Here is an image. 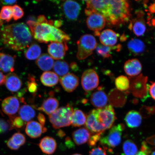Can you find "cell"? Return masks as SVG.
<instances>
[{
	"label": "cell",
	"mask_w": 155,
	"mask_h": 155,
	"mask_svg": "<svg viewBox=\"0 0 155 155\" xmlns=\"http://www.w3.org/2000/svg\"><path fill=\"white\" fill-rule=\"evenodd\" d=\"M103 133H99L91 134L88 141L89 146L91 147L95 146L98 141H100Z\"/></svg>",
	"instance_id": "41"
},
{
	"label": "cell",
	"mask_w": 155,
	"mask_h": 155,
	"mask_svg": "<svg viewBox=\"0 0 155 155\" xmlns=\"http://www.w3.org/2000/svg\"><path fill=\"white\" fill-rule=\"evenodd\" d=\"M53 69L56 74L60 76H64L68 74L69 70V66L66 61H58L54 63Z\"/></svg>",
	"instance_id": "31"
},
{
	"label": "cell",
	"mask_w": 155,
	"mask_h": 155,
	"mask_svg": "<svg viewBox=\"0 0 155 155\" xmlns=\"http://www.w3.org/2000/svg\"><path fill=\"white\" fill-rule=\"evenodd\" d=\"M125 121L128 127L131 128H135L141 125L142 118L138 112L135 110H131L126 115Z\"/></svg>",
	"instance_id": "23"
},
{
	"label": "cell",
	"mask_w": 155,
	"mask_h": 155,
	"mask_svg": "<svg viewBox=\"0 0 155 155\" xmlns=\"http://www.w3.org/2000/svg\"><path fill=\"white\" fill-rule=\"evenodd\" d=\"M2 42L7 48L22 51L28 48L32 41L30 28L24 23L11 24L3 27L1 33Z\"/></svg>",
	"instance_id": "1"
},
{
	"label": "cell",
	"mask_w": 155,
	"mask_h": 155,
	"mask_svg": "<svg viewBox=\"0 0 155 155\" xmlns=\"http://www.w3.org/2000/svg\"><path fill=\"white\" fill-rule=\"evenodd\" d=\"M124 129L125 126L123 124L113 126L106 135H102L99 141L100 144L105 150L110 149L112 150V149L116 148L120 144L122 134Z\"/></svg>",
	"instance_id": "6"
},
{
	"label": "cell",
	"mask_w": 155,
	"mask_h": 155,
	"mask_svg": "<svg viewBox=\"0 0 155 155\" xmlns=\"http://www.w3.org/2000/svg\"><path fill=\"white\" fill-rule=\"evenodd\" d=\"M68 50L66 42H52L48 46V52L53 59H63Z\"/></svg>",
	"instance_id": "12"
},
{
	"label": "cell",
	"mask_w": 155,
	"mask_h": 155,
	"mask_svg": "<svg viewBox=\"0 0 155 155\" xmlns=\"http://www.w3.org/2000/svg\"><path fill=\"white\" fill-rule=\"evenodd\" d=\"M77 44V58L79 60L85 59L91 55L97 45L95 38L90 34L81 36Z\"/></svg>",
	"instance_id": "7"
},
{
	"label": "cell",
	"mask_w": 155,
	"mask_h": 155,
	"mask_svg": "<svg viewBox=\"0 0 155 155\" xmlns=\"http://www.w3.org/2000/svg\"><path fill=\"white\" fill-rule=\"evenodd\" d=\"M19 102L18 98L14 96H9L3 100L2 103V109L10 119L15 117L19 108Z\"/></svg>",
	"instance_id": "10"
},
{
	"label": "cell",
	"mask_w": 155,
	"mask_h": 155,
	"mask_svg": "<svg viewBox=\"0 0 155 155\" xmlns=\"http://www.w3.org/2000/svg\"><path fill=\"white\" fill-rule=\"evenodd\" d=\"M86 24L89 29L94 32H100L105 27L106 21L105 18L100 13H94L88 16Z\"/></svg>",
	"instance_id": "11"
},
{
	"label": "cell",
	"mask_w": 155,
	"mask_h": 155,
	"mask_svg": "<svg viewBox=\"0 0 155 155\" xmlns=\"http://www.w3.org/2000/svg\"><path fill=\"white\" fill-rule=\"evenodd\" d=\"M129 28L132 30L137 36L144 34L146 30V25L142 12H139L135 18L134 19L129 25Z\"/></svg>",
	"instance_id": "13"
},
{
	"label": "cell",
	"mask_w": 155,
	"mask_h": 155,
	"mask_svg": "<svg viewBox=\"0 0 155 155\" xmlns=\"http://www.w3.org/2000/svg\"><path fill=\"white\" fill-rule=\"evenodd\" d=\"M99 83V79L96 71L89 69L83 73L81 78V84L85 91H91L96 88Z\"/></svg>",
	"instance_id": "8"
},
{
	"label": "cell",
	"mask_w": 155,
	"mask_h": 155,
	"mask_svg": "<svg viewBox=\"0 0 155 155\" xmlns=\"http://www.w3.org/2000/svg\"><path fill=\"white\" fill-rule=\"evenodd\" d=\"M108 97L101 87L99 88L92 94L90 102L93 106L98 108H102L107 106Z\"/></svg>",
	"instance_id": "15"
},
{
	"label": "cell",
	"mask_w": 155,
	"mask_h": 155,
	"mask_svg": "<svg viewBox=\"0 0 155 155\" xmlns=\"http://www.w3.org/2000/svg\"><path fill=\"white\" fill-rule=\"evenodd\" d=\"M87 116L81 110L75 109L73 110L71 117V125L74 127H81L86 124Z\"/></svg>",
	"instance_id": "28"
},
{
	"label": "cell",
	"mask_w": 155,
	"mask_h": 155,
	"mask_svg": "<svg viewBox=\"0 0 155 155\" xmlns=\"http://www.w3.org/2000/svg\"><path fill=\"white\" fill-rule=\"evenodd\" d=\"M36 63L40 69L47 71L53 67L54 61L51 56L45 54L41 55L36 60Z\"/></svg>",
	"instance_id": "26"
},
{
	"label": "cell",
	"mask_w": 155,
	"mask_h": 155,
	"mask_svg": "<svg viewBox=\"0 0 155 155\" xmlns=\"http://www.w3.org/2000/svg\"><path fill=\"white\" fill-rule=\"evenodd\" d=\"M91 135V134L88 129L82 127L73 131L72 136L75 144L80 145L88 142Z\"/></svg>",
	"instance_id": "22"
},
{
	"label": "cell",
	"mask_w": 155,
	"mask_h": 155,
	"mask_svg": "<svg viewBox=\"0 0 155 155\" xmlns=\"http://www.w3.org/2000/svg\"><path fill=\"white\" fill-rule=\"evenodd\" d=\"M10 139L13 144L19 147L24 145L26 141L25 135L19 132L14 134Z\"/></svg>",
	"instance_id": "36"
},
{
	"label": "cell",
	"mask_w": 155,
	"mask_h": 155,
	"mask_svg": "<svg viewBox=\"0 0 155 155\" xmlns=\"http://www.w3.org/2000/svg\"><path fill=\"white\" fill-rule=\"evenodd\" d=\"M115 84L117 90L124 91L129 88L130 87V81L127 77L124 75H120L116 79Z\"/></svg>",
	"instance_id": "33"
},
{
	"label": "cell",
	"mask_w": 155,
	"mask_h": 155,
	"mask_svg": "<svg viewBox=\"0 0 155 155\" xmlns=\"http://www.w3.org/2000/svg\"><path fill=\"white\" fill-rule=\"evenodd\" d=\"M10 121L13 128L19 129L24 127L25 123L23 120L19 116L15 117L10 119Z\"/></svg>",
	"instance_id": "40"
},
{
	"label": "cell",
	"mask_w": 155,
	"mask_h": 155,
	"mask_svg": "<svg viewBox=\"0 0 155 155\" xmlns=\"http://www.w3.org/2000/svg\"><path fill=\"white\" fill-rule=\"evenodd\" d=\"M121 45H118L116 46H105L99 44L97 45L96 48V53L98 55L101 56L104 58H111V52L112 50H117L119 51L120 49Z\"/></svg>",
	"instance_id": "30"
},
{
	"label": "cell",
	"mask_w": 155,
	"mask_h": 155,
	"mask_svg": "<svg viewBox=\"0 0 155 155\" xmlns=\"http://www.w3.org/2000/svg\"><path fill=\"white\" fill-rule=\"evenodd\" d=\"M72 155H81V154H74Z\"/></svg>",
	"instance_id": "54"
},
{
	"label": "cell",
	"mask_w": 155,
	"mask_h": 155,
	"mask_svg": "<svg viewBox=\"0 0 155 155\" xmlns=\"http://www.w3.org/2000/svg\"><path fill=\"white\" fill-rule=\"evenodd\" d=\"M7 146L9 147V148L12 150H17L20 148V147H17L13 144L12 142L10 139H9L7 141Z\"/></svg>",
	"instance_id": "45"
},
{
	"label": "cell",
	"mask_w": 155,
	"mask_h": 155,
	"mask_svg": "<svg viewBox=\"0 0 155 155\" xmlns=\"http://www.w3.org/2000/svg\"><path fill=\"white\" fill-rule=\"evenodd\" d=\"M149 92L152 98L155 100V82L152 83L150 85Z\"/></svg>",
	"instance_id": "43"
},
{
	"label": "cell",
	"mask_w": 155,
	"mask_h": 155,
	"mask_svg": "<svg viewBox=\"0 0 155 155\" xmlns=\"http://www.w3.org/2000/svg\"><path fill=\"white\" fill-rule=\"evenodd\" d=\"M47 129L44 127L38 122L31 121L27 124L25 132L27 135L32 138L40 137L42 134L46 132Z\"/></svg>",
	"instance_id": "16"
},
{
	"label": "cell",
	"mask_w": 155,
	"mask_h": 155,
	"mask_svg": "<svg viewBox=\"0 0 155 155\" xmlns=\"http://www.w3.org/2000/svg\"><path fill=\"white\" fill-rule=\"evenodd\" d=\"M40 80L44 86L52 87L58 84L59 78L55 73L47 71L42 74L40 77Z\"/></svg>",
	"instance_id": "27"
},
{
	"label": "cell",
	"mask_w": 155,
	"mask_h": 155,
	"mask_svg": "<svg viewBox=\"0 0 155 155\" xmlns=\"http://www.w3.org/2000/svg\"><path fill=\"white\" fill-rule=\"evenodd\" d=\"M39 146L42 152L46 154L51 155L55 152L57 143L53 137H45L41 140Z\"/></svg>",
	"instance_id": "21"
},
{
	"label": "cell",
	"mask_w": 155,
	"mask_h": 155,
	"mask_svg": "<svg viewBox=\"0 0 155 155\" xmlns=\"http://www.w3.org/2000/svg\"><path fill=\"white\" fill-rule=\"evenodd\" d=\"M127 47L129 51L132 55L138 56L145 51V46L142 40L139 39L132 38L128 42Z\"/></svg>",
	"instance_id": "25"
},
{
	"label": "cell",
	"mask_w": 155,
	"mask_h": 155,
	"mask_svg": "<svg viewBox=\"0 0 155 155\" xmlns=\"http://www.w3.org/2000/svg\"><path fill=\"white\" fill-rule=\"evenodd\" d=\"M41 53V48L39 45L36 44H32L25 53V57L29 60H34L40 57Z\"/></svg>",
	"instance_id": "32"
},
{
	"label": "cell",
	"mask_w": 155,
	"mask_h": 155,
	"mask_svg": "<svg viewBox=\"0 0 155 155\" xmlns=\"http://www.w3.org/2000/svg\"><path fill=\"white\" fill-rule=\"evenodd\" d=\"M72 106L68 104L62 107L49 116L50 122L54 129L68 127L71 124V117L73 111Z\"/></svg>",
	"instance_id": "5"
},
{
	"label": "cell",
	"mask_w": 155,
	"mask_h": 155,
	"mask_svg": "<svg viewBox=\"0 0 155 155\" xmlns=\"http://www.w3.org/2000/svg\"><path fill=\"white\" fill-rule=\"evenodd\" d=\"M13 10V18L15 21L22 18L24 15V12L20 7L17 5L12 6Z\"/></svg>",
	"instance_id": "39"
},
{
	"label": "cell",
	"mask_w": 155,
	"mask_h": 155,
	"mask_svg": "<svg viewBox=\"0 0 155 155\" xmlns=\"http://www.w3.org/2000/svg\"><path fill=\"white\" fill-rule=\"evenodd\" d=\"M71 68L73 70V71H76L78 69V66L77 64L75 62H73L71 64Z\"/></svg>",
	"instance_id": "50"
},
{
	"label": "cell",
	"mask_w": 155,
	"mask_h": 155,
	"mask_svg": "<svg viewBox=\"0 0 155 155\" xmlns=\"http://www.w3.org/2000/svg\"><path fill=\"white\" fill-rule=\"evenodd\" d=\"M5 86L10 91L15 92L20 90L22 86V81L14 73H10L6 76Z\"/></svg>",
	"instance_id": "19"
},
{
	"label": "cell",
	"mask_w": 155,
	"mask_h": 155,
	"mask_svg": "<svg viewBox=\"0 0 155 155\" xmlns=\"http://www.w3.org/2000/svg\"><path fill=\"white\" fill-rule=\"evenodd\" d=\"M116 119L113 107L108 105L89 112L85 125L91 134L104 133L106 130L111 128Z\"/></svg>",
	"instance_id": "3"
},
{
	"label": "cell",
	"mask_w": 155,
	"mask_h": 155,
	"mask_svg": "<svg viewBox=\"0 0 155 155\" xmlns=\"http://www.w3.org/2000/svg\"><path fill=\"white\" fill-rule=\"evenodd\" d=\"M38 119L39 122L40 124L42 127H45L44 125L45 123L46 119L43 114L41 113L39 114L38 116Z\"/></svg>",
	"instance_id": "44"
},
{
	"label": "cell",
	"mask_w": 155,
	"mask_h": 155,
	"mask_svg": "<svg viewBox=\"0 0 155 155\" xmlns=\"http://www.w3.org/2000/svg\"><path fill=\"white\" fill-rule=\"evenodd\" d=\"M54 25L56 28H59L62 25V22L61 20H56L54 22Z\"/></svg>",
	"instance_id": "49"
},
{
	"label": "cell",
	"mask_w": 155,
	"mask_h": 155,
	"mask_svg": "<svg viewBox=\"0 0 155 155\" xmlns=\"http://www.w3.org/2000/svg\"><path fill=\"white\" fill-rule=\"evenodd\" d=\"M59 106V102L57 99L50 97L44 101L38 110L49 116L58 109Z\"/></svg>",
	"instance_id": "24"
},
{
	"label": "cell",
	"mask_w": 155,
	"mask_h": 155,
	"mask_svg": "<svg viewBox=\"0 0 155 155\" xmlns=\"http://www.w3.org/2000/svg\"><path fill=\"white\" fill-rule=\"evenodd\" d=\"M6 76L2 73L0 71V86H2L5 82Z\"/></svg>",
	"instance_id": "48"
},
{
	"label": "cell",
	"mask_w": 155,
	"mask_h": 155,
	"mask_svg": "<svg viewBox=\"0 0 155 155\" xmlns=\"http://www.w3.org/2000/svg\"><path fill=\"white\" fill-rule=\"evenodd\" d=\"M60 82L66 91L70 93L74 91L78 86L79 79L74 74L68 73L60 79Z\"/></svg>",
	"instance_id": "14"
},
{
	"label": "cell",
	"mask_w": 155,
	"mask_h": 155,
	"mask_svg": "<svg viewBox=\"0 0 155 155\" xmlns=\"http://www.w3.org/2000/svg\"><path fill=\"white\" fill-rule=\"evenodd\" d=\"M89 155H107L105 149L98 146L93 148L89 153Z\"/></svg>",
	"instance_id": "42"
},
{
	"label": "cell",
	"mask_w": 155,
	"mask_h": 155,
	"mask_svg": "<svg viewBox=\"0 0 155 155\" xmlns=\"http://www.w3.org/2000/svg\"><path fill=\"white\" fill-rule=\"evenodd\" d=\"M13 17V10L11 6H5L0 11V19L9 22Z\"/></svg>",
	"instance_id": "35"
},
{
	"label": "cell",
	"mask_w": 155,
	"mask_h": 155,
	"mask_svg": "<svg viewBox=\"0 0 155 155\" xmlns=\"http://www.w3.org/2000/svg\"><path fill=\"white\" fill-rule=\"evenodd\" d=\"M28 88L30 93L35 94L38 91V85L33 75H29L28 81Z\"/></svg>",
	"instance_id": "37"
},
{
	"label": "cell",
	"mask_w": 155,
	"mask_h": 155,
	"mask_svg": "<svg viewBox=\"0 0 155 155\" xmlns=\"http://www.w3.org/2000/svg\"><path fill=\"white\" fill-rule=\"evenodd\" d=\"M61 7L64 15L68 20H77L81 9V6L79 3L73 1H64L62 4Z\"/></svg>",
	"instance_id": "9"
},
{
	"label": "cell",
	"mask_w": 155,
	"mask_h": 155,
	"mask_svg": "<svg viewBox=\"0 0 155 155\" xmlns=\"http://www.w3.org/2000/svg\"><path fill=\"white\" fill-rule=\"evenodd\" d=\"M99 36L100 41L104 46L112 47L117 42V34L111 29H106L103 31Z\"/></svg>",
	"instance_id": "18"
},
{
	"label": "cell",
	"mask_w": 155,
	"mask_h": 155,
	"mask_svg": "<svg viewBox=\"0 0 155 155\" xmlns=\"http://www.w3.org/2000/svg\"><path fill=\"white\" fill-rule=\"evenodd\" d=\"M123 149L124 155H135L138 151L137 145L131 140H127L124 141Z\"/></svg>",
	"instance_id": "34"
},
{
	"label": "cell",
	"mask_w": 155,
	"mask_h": 155,
	"mask_svg": "<svg viewBox=\"0 0 155 155\" xmlns=\"http://www.w3.org/2000/svg\"><path fill=\"white\" fill-rule=\"evenodd\" d=\"M150 155H155V151L151 153Z\"/></svg>",
	"instance_id": "53"
},
{
	"label": "cell",
	"mask_w": 155,
	"mask_h": 155,
	"mask_svg": "<svg viewBox=\"0 0 155 155\" xmlns=\"http://www.w3.org/2000/svg\"><path fill=\"white\" fill-rule=\"evenodd\" d=\"M58 135L60 137H63L65 135V133L61 130H59L58 131Z\"/></svg>",
	"instance_id": "51"
},
{
	"label": "cell",
	"mask_w": 155,
	"mask_h": 155,
	"mask_svg": "<svg viewBox=\"0 0 155 155\" xmlns=\"http://www.w3.org/2000/svg\"><path fill=\"white\" fill-rule=\"evenodd\" d=\"M17 2L16 1H1L0 5L3 6H9V5L14 4Z\"/></svg>",
	"instance_id": "46"
},
{
	"label": "cell",
	"mask_w": 155,
	"mask_h": 155,
	"mask_svg": "<svg viewBox=\"0 0 155 155\" xmlns=\"http://www.w3.org/2000/svg\"><path fill=\"white\" fill-rule=\"evenodd\" d=\"M110 27L118 28L128 22L131 17V9L129 2L125 0H104L100 13Z\"/></svg>",
	"instance_id": "2"
},
{
	"label": "cell",
	"mask_w": 155,
	"mask_h": 155,
	"mask_svg": "<svg viewBox=\"0 0 155 155\" xmlns=\"http://www.w3.org/2000/svg\"><path fill=\"white\" fill-rule=\"evenodd\" d=\"M135 155H148L147 153L143 152L142 150H140L139 152H137V153Z\"/></svg>",
	"instance_id": "52"
},
{
	"label": "cell",
	"mask_w": 155,
	"mask_h": 155,
	"mask_svg": "<svg viewBox=\"0 0 155 155\" xmlns=\"http://www.w3.org/2000/svg\"><path fill=\"white\" fill-rule=\"evenodd\" d=\"M15 58L8 54L0 53V71L5 73L14 71Z\"/></svg>",
	"instance_id": "20"
},
{
	"label": "cell",
	"mask_w": 155,
	"mask_h": 155,
	"mask_svg": "<svg viewBox=\"0 0 155 155\" xmlns=\"http://www.w3.org/2000/svg\"><path fill=\"white\" fill-rule=\"evenodd\" d=\"M10 121H7L3 119H0V134L7 132L12 129Z\"/></svg>",
	"instance_id": "38"
},
{
	"label": "cell",
	"mask_w": 155,
	"mask_h": 155,
	"mask_svg": "<svg viewBox=\"0 0 155 155\" xmlns=\"http://www.w3.org/2000/svg\"><path fill=\"white\" fill-rule=\"evenodd\" d=\"M146 141L151 145L155 146V135L152 136L146 139Z\"/></svg>",
	"instance_id": "47"
},
{
	"label": "cell",
	"mask_w": 155,
	"mask_h": 155,
	"mask_svg": "<svg viewBox=\"0 0 155 155\" xmlns=\"http://www.w3.org/2000/svg\"><path fill=\"white\" fill-rule=\"evenodd\" d=\"M124 69L127 75L131 77H135L140 74L142 71V66L139 60L133 59L125 62Z\"/></svg>",
	"instance_id": "17"
},
{
	"label": "cell",
	"mask_w": 155,
	"mask_h": 155,
	"mask_svg": "<svg viewBox=\"0 0 155 155\" xmlns=\"http://www.w3.org/2000/svg\"><path fill=\"white\" fill-rule=\"evenodd\" d=\"M20 117L24 121H30L35 117L36 112L32 107L28 104H25L19 109Z\"/></svg>",
	"instance_id": "29"
},
{
	"label": "cell",
	"mask_w": 155,
	"mask_h": 155,
	"mask_svg": "<svg viewBox=\"0 0 155 155\" xmlns=\"http://www.w3.org/2000/svg\"><path fill=\"white\" fill-rule=\"evenodd\" d=\"M54 22L38 23L31 32L34 38L39 42L47 43L48 42H66L70 38L63 31L53 26Z\"/></svg>",
	"instance_id": "4"
}]
</instances>
